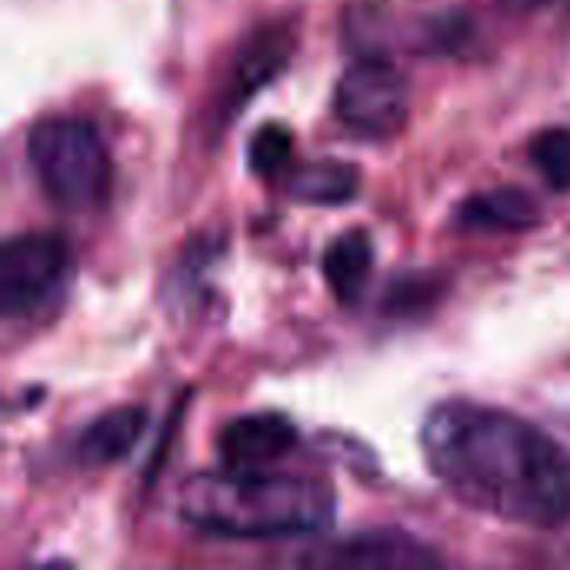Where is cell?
<instances>
[{
    "label": "cell",
    "mask_w": 570,
    "mask_h": 570,
    "mask_svg": "<svg viewBox=\"0 0 570 570\" xmlns=\"http://www.w3.org/2000/svg\"><path fill=\"white\" fill-rule=\"evenodd\" d=\"M291 160H294V137L284 124H264L254 137H250V147H247V164L257 177H281L291 170Z\"/></svg>",
    "instance_id": "cell-13"
},
{
    "label": "cell",
    "mask_w": 570,
    "mask_h": 570,
    "mask_svg": "<svg viewBox=\"0 0 570 570\" xmlns=\"http://www.w3.org/2000/svg\"><path fill=\"white\" fill-rule=\"evenodd\" d=\"M297 444V428L277 411L234 417L217 434V458L224 468H267L287 458Z\"/></svg>",
    "instance_id": "cell-7"
},
{
    "label": "cell",
    "mask_w": 570,
    "mask_h": 570,
    "mask_svg": "<svg viewBox=\"0 0 570 570\" xmlns=\"http://www.w3.org/2000/svg\"><path fill=\"white\" fill-rule=\"evenodd\" d=\"M294 43L297 40L287 23H267L257 33H250L224 73V83H220L217 104H214V120L227 124L240 107H247V100L261 87L274 83L291 60Z\"/></svg>",
    "instance_id": "cell-6"
},
{
    "label": "cell",
    "mask_w": 570,
    "mask_h": 570,
    "mask_svg": "<svg viewBox=\"0 0 570 570\" xmlns=\"http://www.w3.org/2000/svg\"><path fill=\"white\" fill-rule=\"evenodd\" d=\"M334 114L354 137L391 140L404 130L411 114L407 77L387 57H364L341 73Z\"/></svg>",
    "instance_id": "cell-5"
},
{
    "label": "cell",
    "mask_w": 570,
    "mask_h": 570,
    "mask_svg": "<svg viewBox=\"0 0 570 570\" xmlns=\"http://www.w3.org/2000/svg\"><path fill=\"white\" fill-rule=\"evenodd\" d=\"M454 224L471 234H524L541 224V204L524 187H494L471 194Z\"/></svg>",
    "instance_id": "cell-9"
},
{
    "label": "cell",
    "mask_w": 570,
    "mask_h": 570,
    "mask_svg": "<svg viewBox=\"0 0 570 570\" xmlns=\"http://www.w3.org/2000/svg\"><path fill=\"white\" fill-rule=\"evenodd\" d=\"M357 190H361V174L354 164L344 160H314L287 170V194L301 204L337 207L354 200Z\"/></svg>",
    "instance_id": "cell-12"
},
{
    "label": "cell",
    "mask_w": 570,
    "mask_h": 570,
    "mask_svg": "<svg viewBox=\"0 0 570 570\" xmlns=\"http://www.w3.org/2000/svg\"><path fill=\"white\" fill-rule=\"evenodd\" d=\"M147 428L144 407H114L94 417L73 441V458L87 468H110L124 461Z\"/></svg>",
    "instance_id": "cell-10"
},
{
    "label": "cell",
    "mask_w": 570,
    "mask_h": 570,
    "mask_svg": "<svg viewBox=\"0 0 570 570\" xmlns=\"http://www.w3.org/2000/svg\"><path fill=\"white\" fill-rule=\"evenodd\" d=\"M321 271H324V281L334 291V297L341 304H354L374 271V244H371L367 230H347L337 240H331L324 250Z\"/></svg>",
    "instance_id": "cell-11"
},
{
    "label": "cell",
    "mask_w": 570,
    "mask_h": 570,
    "mask_svg": "<svg viewBox=\"0 0 570 570\" xmlns=\"http://www.w3.org/2000/svg\"><path fill=\"white\" fill-rule=\"evenodd\" d=\"M434 481L488 518L554 531L570 518V461L531 421L478 404L444 401L421 424Z\"/></svg>",
    "instance_id": "cell-1"
},
{
    "label": "cell",
    "mask_w": 570,
    "mask_h": 570,
    "mask_svg": "<svg viewBox=\"0 0 570 570\" xmlns=\"http://www.w3.org/2000/svg\"><path fill=\"white\" fill-rule=\"evenodd\" d=\"M531 160L541 170V177L568 194L570 190V127H544L531 140Z\"/></svg>",
    "instance_id": "cell-14"
},
{
    "label": "cell",
    "mask_w": 570,
    "mask_h": 570,
    "mask_svg": "<svg viewBox=\"0 0 570 570\" xmlns=\"http://www.w3.org/2000/svg\"><path fill=\"white\" fill-rule=\"evenodd\" d=\"M27 164L43 197L63 214H97L110 200V150L87 117L37 120L27 130Z\"/></svg>",
    "instance_id": "cell-3"
},
{
    "label": "cell",
    "mask_w": 570,
    "mask_h": 570,
    "mask_svg": "<svg viewBox=\"0 0 570 570\" xmlns=\"http://www.w3.org/2000/svg\"><path fill=\"white\" fill-rule=\"evenodd\" d=\"M70 247L57 234H20L0 247V311L27 321L50 311L70 284Z\"/></svg>",
    "instance_id": "cell-4"
},
{
    "label": "cell",
    "mask_w": 570,
    "mask_h": 570,
    "mask_svg": "<svg viewBox=\"0 0 570 570\" xmlns=\"http://www.w3.org/2000/svg\"><path fill=\"white\" fill-rule=\"evenodd\" d=\"M180 518L210 538L227 541H287L331 528L334 491L311 478L267 474L261 468L204 471L180 484Z\"/></svg>",
    "instance_id": "cell-2"
},
{
    "label": "cell",
    "mask_w": 570,
    "mask_h": 570,
    "mask_svg": "<svg viewBox=\"0 0 570 570\" xmlns=\"http://www.w3.org/2000/svg\"><path fill=\"white\" fill-rule=\"evenodd\" d=\"M501 3L511 7V10H538V7H544L551 0H501Z\"/></svg>",
    "instance_id": "cell-15"
},
{
    "label": "cell",
    "mask_w": 570,
    "mask_h": 570,
    "mask_svg": "<svg viewBox=\"0 0 570 570\" xmlns=\"http://www.w3.org/2000/svg\"><path fill=\"white\" fill-rule=\"evenodd\" d=\"M324 568H431L441 558L404 531H364L304 558Z\"/></svg>",
    "instance_id": "cell-8"
}]
</instances>
